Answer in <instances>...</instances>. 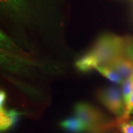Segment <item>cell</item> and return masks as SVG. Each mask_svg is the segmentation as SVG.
<instances>
[{
    "label": "cell",
    "instance_id": "2e32d148",
    "mask_svg": "<svg viewBox=\"0 0 133 133\" xmlns=\"http://www.w3.org/2000/svg\"><path fill=\"white\" fill-rule=\"evenodd\" d=\"M128 123H129L131 124H133V119H132V120H131V121H129Z\"/></svg>",
    "mask_w": 133,
    "mask_h": 133
},
{
    "label": "cell",
    "instance_id": "5b68a950",
    "mask_svg": "<svg viewBox=\"0 0 133 133\" xmlns=\"http://www.w3.org/2000/svg\"><path fill=\"white\" fill-rule=\"evenodd\" d=\"M61 125L63 128L71 133L88 132L87 126L77 116L65 119L61 122Z\"/></svg>",
    "mask_w": 133,
    "mask_h": 133
},
{
    "label": "cell",
    "instance_id": "9c48e42d",
    "mask_svg": "<svg viewBox=\"0 0 133 133\" xmlns=\"http://www.w3.org/2000/svg\"><path fill=\"white\" fill-rule=\"evenodd\" d=\"M3 6L9 9L17 10L22 6L24 0H1Z\"/></svg>",
    "mask_w": 133,
    "mask_h": 133
},
{
    "label": "cell",
    "instance_id": "277c9868",
    "mask_svg": "<svg viewBox=\"0 0 133 133\" xmlns=\"http://www.w3.org/2000/svg\"><path fill=\"white\" fill-rule=\"evenodd\" d=\"M107 66L116 71L124 80L130 77L133 70V62L124 55L113 60Z\"/></svg>",
    "mask_w": 133,
    "mask_h": 133
},
{
    "label": "cell",
    "instance_id": "6da1fadb",
    "mask_svg": "<svg viewBox=\"0 0 133 133\" xmlns=\"http://www.w3.org/2000/svg\"><path fill=\"white\" fill-rule=\"evenodd\" d=\"M127 41L125 39L113 35H105L96 41L89 52L76 62L81 71H88L98 66L107 65L113 60L125 52Z\"/></svg>",
    "mask_w": 133,
    "mask_h": 133
},
{
    "label": "cell",
    "instance_id": "5bb4252c",
    "mask_svg": "<svg viewBox=\"0 0 133 133\" xmlns=\"http://www.w3.org/2000/svg\"><path fill=\"white\" fill-rule=\"evenodd\" d=\"M109 128H102L97 129V130H95L89 132V133H107V129Z\"/></svg>",
    "mask_w": 133,
    "mask_h": 133
},
{
    "label": "cell",
    "instance_id": "3957f363",
    "mask_svg": "<svg viewBox=\"0 0 133 133\" xmlns=\"http://www.w3.org/2000/svg\"><path fill=\"white\" fill-rule=\"evenodd\" d=\"M99 99L110 112L121 118L125 112L122 93L116 88H109L101 91L99 94Z\"/></svg>",
    "mask_w": 133,
    "mask_h": 133
},
{
    "label": "cell",
    "instance_id": "e0dca14e",
    "mask_svg": "<svg viewBox=\"0 0 133 133\" xmlns=\"http://www.w3.org/2000/svg\"><path fill=\"white\" fill-rule=\"evenodd\" d=\"M131 114L133 115V109H132V112H131Z\"/></svg>",
    "mask_w": 133,
    "mask_h": 133
},
{
    "label": "cell",
    "instance_id": "8992f818",
    "mask_svg": "<svg viewBox=\"0 0 133 133\" xmlns=\"http://www.w3.org/2000/svg\"><path fill=\"white\" fill-rule=\"evenodd\" d=\"M17 114L14 111H8L1 107V130L4 131L16 122Z\"/></svg>",
    "mask_w": 133,
    "mask_h": 133
},
{
    "label": "cell",
    "instance_id": "7a4b0ae2",
    "mask_svg": "<svg viewBox=\"0 0 133 133\" xmlns=\"http://www.w3.org/2000/svg\"><path fill=\"white\" fill-rule=\"evenodd\" d=\"M75 114L87 126L88 132L110 128L102 113L87 103H78L75 107Z\"/></svg>",
    "mask_w": 133,
    "mask_h": 133
},
{
    "label": "cell",
    "instance_id": "8fae6325",
    "mask_svg": "<svg viewBox=\"0 0 133 133\" xmlns=\"http://www.w3.org/2000/svg\"><path fill=\"white\" fill-rule=\"evenodd\" d=\"M118 128L121 133H133V124L128 122H119Z\"/></svg>",
    "mask_w": 133,
    "mask_h": 133
},
{
    "label": "cell",
    "instance_id": "ac0fdd59",
    "mask_svg": "<svg viewBox=\"0 0 133 133\" xmlns=\"http://www.w3.org/2000/svg\"><path fill=\"white\" fill-rule=\"evenodd\" d=\"M116 133H118V132H116Z\"/></svg>",
    "mask_w": 133,
    "mask_h": 133
},
{
    "label": "cell",
    "instance_id": "9a60e30c",
    "mask_svg": "<svg viewBox=\"0 0 133 133\" xmlns=\"http://www.w3.org/2000/svg\"><path fill=\"white\" fill-rule=\"evenodd\" d=\"M130 79H131V80L132 81V83H133V70H132V73H131V76H130Z\"/></svg>",
    "mask_w": 133,
    "mask_h": 133
},
{
    "label": "cell",
    "instance_id": "7c38bea8",
    "mask_svg": "<svg viewBox=\"0 0 133 133\" xmlns=\"http://www.w3.org/2000/svg\"><path fill=\"white\" fill-rule=\"evenodd\" d=\"M124 54L126 57L133 62V40L127 42Z\"/></svg>",
    "mask_w": 133,
    "mask_h": 133
},
{
    "label": "cell",
    "instance_id": "4fadbf2b",
    "mask_svg": "<svg viewBox=\"0 0 133 133\" xmlns=\"http://www.w3.org/2000/svg\"><path fill=\"white\" fill-rule=\"evenodd\" d=\"M5 99H6V94L4 91H1V94H0V105L2 107V105L4 104Z\"/></svg>",
    "mask_w": 133,
    "mask_h": 133
},
{
    "label": "cell",
    "instance_id": "ba28073f",
    "mask_svg": "<svg viewBox=\"0 0 133 133\" xmlns=\"http://www.w3.org/2000/svg\"><path fill=\"white\" fill-rule=\"evenodd\" d=\"M133 91V83L131 80L130 78L124 79L123 83L122 94L123 97L125 108L129 104V100Z\"/></svg>",
    "mask_w": 133,
    "mask_h": 133
},
{
    "label": "cell",
    "instance_id": "30bf717a",
    "mask_svg": "<svg viewBox=\"0 0 133 133\" xmlns=\"http://www.w3.org/2000/svg\"><path fill=\"white\" fill-rule=\"evenodd\" d=\"M132 109H133V91L132 92V94H131L129 104L126 107L125 112H124L123 116H122V118H121L120 120H119V122L124 121L127 119H128L129 118V116H130V115L131 114V112H132Z\"/></svg>",
    "mask_w": 133,
    "mask_h": 133
},
{
    "label": "cell",
    "instance_id": "52a82bcc",
    "mask_svg": "<svg viewBox=\"0 0 133 133\" xmlns=\"http://www.w3.org/2000/svg\"><path fill=\"white\" fill-rule=\"evenodd\" d=\"M95 69L97 70L104 77L113 83H118V84L123 83L124 79H123V78L109 66L107 65L98 66Z\"/></svg>",
    "mask_w": 133,
    "mask_h": 133
}]
</instances>
